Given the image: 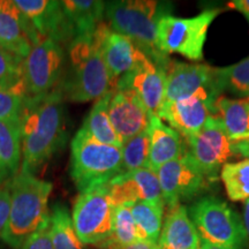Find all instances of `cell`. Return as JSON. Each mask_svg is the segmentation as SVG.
Instances as JSON below:
<instances>
[{
  "label": "cell",
  "mask_w": 249,
  "mask_h": 249,
  "mask_svg": "<svg viewBox=\"0 0 249 249\" xmlns=\"http://www.w3.org/2000/svg\"><path fill=\"white\" fill-rule=\"evenodd\" d=\"M64 101L59 89L27 98L20 116L21 173H35L66 142Z\"/></svg>",
  "instance_id": "cell-1"
},
{
  "label": "cell",
  "mask_w": 249,
  "mask_h": 249,
  "mask_svg": "<svg viewBox=\"0 0 249 249\" xmlns=\"http://www.w3.org/2000/svg\"><path fill=\"white\" fill-rule=\"evenodd\" d=\"M66 65L58 88L65 101H97L114 89L99 50L97 33L76 37L67 46Z\"/></svg>",
  "instance_id": "cell-2"
},
{
  "label": "cell",
  "mask_w": 249,
  "mask_h": 249,
  "mask_svg": "<svg viewBox=\"0 0 249 249\" xmlns=\"http://www.w3.org/2000/svg\"><path fill=\"white\" fill-rule=\"evenodd\" d=\"M171 5L155 0H116L105 5L108 27L128 37L157 66L166 71L171 59L157 43V24L170 14Z\"/></svg>",
  "instance_id": "cell-3"
},
{
  "label": "cell",
  "mask_w": 249,
  "mask_h": 249,
  "mask_svg": "<svg viewBox=\"0 0 249 249\" xmlns=\"http://www.w3.org/2000/svg\"><path fill=\"white\" fill-rule=\"evenodd\" d=\"M7 187L11 207L0 236L12 248L18 249L50 217L49 198L53 186L34 174L18 172Z\"/></svg>",
  "instance_id": "cell-4"
},
{
  "label": "cell",
  "mask_w": 249,
  "mask_h": 249,
  "mask_svg": "<svg viewBox=\"0 0 249 249\" xmlns=\"http://www.w3.org/2000/svg\"><path fill=\"white\" fill-rule=\"evenodd\" d=\"M121 171V148L96 141L82 129L75 134L71 145V177L77 191L85 193L105 185Z\"/></svg>",
  "instance_id": "cell-5"
},
{
  "label": "cell",
  "mask_w": 249,
  "mask_h": 249,
  "mask_svg": "<svg viewBox=\"0 0 249 249\" xmlns=\"http://www.w3.org/2000/svg\"><path fill=\"white\" fill-rule=\"evenodd\" d=\"M189 216L202 241L226 249L248 247L244 220L226 202L213 196L203 197L192 205Z\"/></svg>",
  "instance_id": "cell-6"
},
{
  "label": "cell",
  "mask_w": 249,
  "mask_h": 249,
  "mask_svg": "<svg viewBox=\"0 0 249 249\" xmlns=\"http://www.w3.org/2000/svg\"><path fill=\"white\" fill-rule=\"evenodd\" d=\"M219 13V8H211L193 18L165 15L157 24V43L161 52L181 54L194 62L202 60L208 30Z\"/></svg>",
  "instance_id": "cell-7"
},
{
  "label": "cell",
  "mask_w": 249,
  "mask_h": 249,
  "mask_svg": "<svg viewBox=\"0 0 249 249\" xmlns=\"http://www.w3.org/2000/svg\"><path fill=\"white\" fill-rule=\"evenodd\" d=\"M114 211L107 183L80 193L73 208V225L83 245L99 246L113 231Z\"/></svg>",
  "instance_id": "cell-8"
},
{
  "label": "cell",
  "mask_w": 249,
  "mask_h": 249,
  "mask_svg": "<svg viewBox=\"0 0 249 249\" xmlns=\"http://www.w3.org/2000/svg\"><path fill=\"white\" fill-rule=\"evenodd\" d=\"M185 141L186 155L211 181L231 158L234 157V143L229 139L222 123L211 116L200 132Z\"/></svg>",
  "instance_id": "cell-9"
},
{
  "label": "cell",
  "mask_w": 249,
  "mask_h": 249,
  "mask_svg": "<svg viewBox=\"0 0 249 249\" xmlns=\"http://www.w3.org/2000/svg\"><path fill=\"white\" fill-rule=\"evenodd\" d=\"M66 65L64 46L44 39L22 61V83L28 97L45 95L58 88Z\"/></svg>",
  "instance_id": "cell-10"
},
{
  "label": "cell",
  "mask_w": 249,
  "mask_h": 249,
  "mask_svg": "<svg viewBox=\"0 0 249 249\" xmlns=\"http://www.w3.org/2000/svg\"><path fill=\"white\" fill-rule=\"evenodd\" d=\"M156 173L166 208L196 196L211 181L193 163L186 152L178 160L163 165Z\"/></svg>",
  "instance_id": "cell-11"
},
{
  "label": "cell",
  "mask_w": 249,
  "mask_h": 249,
  "mask_svg": "<svg viewBox=\"0 0 249 249\" xmlns=\"http://www.w3.org/2000/svg\"><path fill=\"white\" fill-rule=\"evenodd\" d=\"M15 5L33 24L40 38L52 39L67 46L76 38L61 1L53 0H14Z\"/></svg>",
  "instance_id": "cell-12"
},
{
  "label": "cell",
  "mask_w": 249,
  "mask_h": 249,
  "mask_svg": "<svg viewBox=\"0 0 249 249\" xmlns=\"http://www.w3.org/2000/svg\"><path fill=\"white\" fill-rule=\"evenodd\" d=\"M217 96L209 91H202L191 97L164 103L158 114L171 128L187 139L203 128L205 123L213 116V104Z\"/></svg>",
  "instance_id": "cell-13"
},
{
  "label": "cell",
  "mask_w": 249,
  "mask_h": 249,
  "mask_svg": "<svg viewBox=\"0 0 249 249\" xmlns=\"http://www.w3.org/2000/svg\"><path fill=\"white\" fill-rule=\"evenodd\" d=\"M202 91H209L219 97L214 86V68L200 62L171 60L166 68L164 103L191 97Z\"/></svg>",
  "instance_id": "cell-14"
},
{
  "label": "cell",
  "mask_w": 249,
  "mask_h": 249,
  "mask_svg": "<svg viewBox=\"0 0 249 249\" xmlns=\"http://www.w3.org/2000/svg\"><path fill=\"white\" fill-rule=\"evenodd\" d=\"M166 71L145 57L118 80L114 88L126 89L138 97L151 117H158L165 99Z\"/></svg>",
  "instance_id": "cell-15"
},
{
  "label": "cell",
  "mask_w": 249,
  "mask_h": 249,
  "mask_svg": "<svg viewBox=\"0 0 249 249\" xmlns=\"http://www.w3.org/2000/svg\"><path fill=\"white\" fill-rule=\"evenodd\" d=\"M43 39L14 0H0V49L26 59Z\"/></svg>",
  "instance_id": "cell-16"
},
{
  "label": "cell",
  "mask_w": 249,
  "mask_h": 249,
  "mask_svg": "<svg viewBox=\"0 0 249 249\" xmlns=\"http://www.w3.org/2000/svg\"><path fill=\"white\" fill-rule=\"evenodd\" d=\"M96 33L103 60L116 87L118 80L134 70L147 55L142 53L128 37L113 31L107 23L102 22Z\"/></svg>",
  "instance_id": "cell-17"
},
{
  "label": "cell",
  "mask_w": 249,
  "mask_h": 249,
  "mask_svg": "<svg viewBox=\"0 0 249 249\" xmlns=\"http://www.w3.org/2000/svg\"><path fill=\"white\" fill-rule=\"evenodd\" d=\"M108 117L123 142L148 130L151 120L141 101L132 91L120 88L110 91Z\"/></svg>",
  "instance_id": "cell-18"
},
{
  "label": "cell",
  "mask_w": 249,
  "mask_h": 249,
  "mask_svg": "<svg viewBox=\"0 0 249 249\" xmlns=\"http://www.w3.org/2000/svg\"><path fill=\"white\" fill-rule=\"evenodd\" d=\"M107 187L114 207L163 200L157 173L149 167L120 174L108 181Z\"/></svg>",
  "instance_id": "cell-19"
},
{
  "label": "cell",
  "mask_w": 249,
  "mask_h": 249,
  "mask_svg": "<svg viewBox=\"0 0 249 249\" xmlns=\"http://www.w3.org/2000/svg\"><path fill=\"white\" fill-rule=\"evenodd\" d=\"M201 241V236L185 205L178 203L167 208L157 242L158 249H198Z\"/></svg>",
  "instance_id": "cell-20"
},
{
  "label": "cell",
  "mask_w": 249,
  "mask_h": 249,
  "mask_svg": "<svg viewBox=\"0 0 249 249\" xmlns=\"http://www.w3.org/2000/svg\"><path fill=\"white\" fill-rule=\"evenodd\" d=\"M148 130L150 136L149 169L156 172L163 165L185 155L186 148L182 136L158 117H151Z\"/></svg>",
  "instance_id": "cell-21"
},
{
  "label": "cell",
  "mask_w": 249,
  "mask_h": 249,
  "mask_svg": "<svg viewBox=\"0 0 249 249\" xmlns=\"http://www.w3.org/2000/svg\"><path fill=\"white\" fill-rule=\"evenodd\" d=\"M213 116L220 120L233 143L249 139V97L229 98L220 95L214 101Z\"/></svg>",
  "instance_id": "cell-22"
},
{
  "label": "cell",
  "mask_w": 249,
  "mask_h": 249,
  "mask_svg": "<svg viewBox=\"0 0 249 249\" xmlns=\"http://www.w3.org/2000/svg\"><path fill=\"white\" fill-rule=\"evenodd\" d=\"M22 161L20 121L0 120V186L18 174Z\"/></svg>",
  "instance_id": "cell-23"
},
{
  "label": "cell",
  "mask_w": 249,
  "mask_h": 249,
  "mask_svg": "<svg viewBox=\"0 0 249 249\" xmlns=\"http://www.w3.org/2000/svg\"><path fill=\"white\" fill-rule=\"evenodd\" d=\"M62 8L74 28L76 37L95 33L105 17V1L99 0H64Z\"/></svg>",
  "instance_id": "cell-24"
},
{
  "label": "cell",
  "mask_w": 249,
  "mask_h": 249,
  "mask_svg": "<svg viewBox=\"0 0 249 249\" xmlns=\"http://www.w3.org/2000/svg\"><path fill=\"white\" fill-rule=\"evenodd\" d=\"M164 200L143 201L132 205L138 239L157 245L163 229Z\"/></svg>",
  "instance_id": "cell-25"
},
{
  "label": "cell",
  "mask_w": 249,
  "mask_h": 249,
  "mask_svg": "<svg viewBox=\"0 0 249 249\" xmlns=\"http://www.w3.org/2000/svg\"><path fill=\"white\" fill-rule=\"evenodd\" d=\"M108 101H110V92L95 102L88 116L83 121L81 129L85 130L96 141L121 148L124 144L123 140L114 130L108 117Z\"/></svg>",
  "instance_id": "cell-26"
},
{
  "label": "cell",
  "mask_w": 249,
  "mask_h": 249,
  "mask_svg": "<svg viewBox=\"0 0 249 249\" xmlns=\"http://www.w3.org/2000/svg\"><path fill=\"white\" fill-rule=\"evenodd\" d=\"M50 233L54 249H85L66 205L58 203L52 208L50 213Z\"/></svg>",
  "instance_id": "cell-27"
},
{
  "label": "cell",
  "mask_w": 249,
  "mask_h": 249,
  "mask_svg": "<svg viewBox=\"0 0 249 249\" xmlns=\"http://www.w3.org/2000/svg\"><path fill=\"white\" fill-rule=\"evenodd\" d=\"M214 86L219 95L227 91L240 97H249V57L234 65L214 68Z\"/></svg>",
  "instance_id": "cell-28"
},
{
  "label": "cell",
  "mask_w": 249,
  "mask_h": 249,
  "mask_svg": "<svg viewBox=\"0 0 249 249\" xmlns=\"http://www.w3.org/2000/svg\"><path fill=\"white\" fill-rule=\"evenodd\" d=\"M220 178L230 200H249V158L224 165Z\"/></svg>",
  "instance_id": "cell-29"
},
{
  "label": "cell",
  "mask_w": 249,
  "mask_h": 249,
  "mask_svg": "<svg viewBox=\"0 0 249 249\" xmlns=\"http://www.w3.org/2000/svg\"><path fill=\"white\" fill-rule=\"evenodd\" d=\"M149 152H150L149 130H145L124 142L121 147V155H123L121 174L149 167Z\"/></svg>",
  "instance_id": "cell-30"
},
{
  "label": "cell",
  "mask_w": 249,
  "mask_h": 249,
  "mask_svg": "<svg viewBox=\"0 0 249 249\" xmlns=\"http://www.w3.org/2000/svg\"><path fill=\"white\" fill-rule=\"evenodd\" d=\"M27 98L22 81L17 85L0 83V120L20 121Z\"/></svg>",
  "instance_id": "cell-31"
},
{
  "label": "cell",
  "mask_w": 249,
  "mask_h": 249,
  "mask_svg": "<svg viewBox=\"0 0 249 249\" xmlns=\"http://www.w3.org/2000/svg\"><path fill=\"white\" fill-rule=\"evenodd\" d=\"M138 240L135 222H134L132 214V205L124 204L116 207L113 231H112L110 239L105 242H113V244L126 246Z\"/></svg>",
  "instance_id": "cell-32"
},
{
  "label": "cell",
  "mask_w": 249,
  "mask_h": 249,
  "mask_svg": "<svg viewBox=\"0 0 249 249\" xmlns=\"http://www.w3.org/2000/svg\"><path fill=\"white\" fill-rule=\"evenodd\" d=\"M22 59L0 49V83L17 85L22 81Z\"/></svg>",
  "instance_id": "cell-33"
},
{
  "label": "cell",
  "mask_w": 249,
  "mask_h": 249,
  "mask_svg": "<svg viewBox=\"0 0 249 249\" xmlns=\"http://www.w3.org/2000/svg\"><path fill=\"white\" fill-rule=\"evenodd\" d=\"M21 249H54L50 233V217L24 241Z\"/></svg>",
  "instance_id": "cell-34"
},
{
  "label": "cell",
  "mask_w": 249,
  "mask_h": 249,
  "mask_svg": "<svg viewBox=\"0 0 249 249\" xmlns=\"http://www.w3.org/2000/svg\"><path fill=\"white\" fill-rule=\"evenodd\" d=\"M9 207H11V195L7 185L0 186V235L4 231L6 223H7Z\"/></svg>",
  "instance_id": "cell-35"
},
{
  "label": "cell",
  "mask_w": 249,
  "mask_h": 249,
  "mask_svg": "<svg viewBox=\"0 0 249 249\" xmlns=\"http://www.w3.org/2000/svg\"><path fill=\"white\" fill-rule=\"evenodd\" d=\"M99 247L103 249H158L156 244L142 240H138L133 242V244L126 246L113 244V242H103V244L99 245Z\"/></svg>",
  "instance_id": "cell-36"
},
{
  "label": "cell",
  "mask_w": 249,
  "mask_h": 249,
  "mask_svg": "<svg viewBox=\"0 0 249 249\" xmlns=\"http://www.w3.org/2000/svg\"><path fill=\"white\" fill-rule=\"evenodd\" d=\"M229 6L235 11L240 12L249 22V0H233L229 2Z\"/></svg>",
  "instance_id": "cell-37"
},
{
  "label": "cell",
  "mask_w": 249,
  "mask_h": 249,
  "mask_svg": "<svg viewBox=\"0 0 249 249\" xmlns=\"http://www.w3.org/2000/svg\"><path fill=\"white\" fill-rule=\"evenodd\" d=\"M234 150L236 155H241L246 158H249V139L234 143Z\"/></svg>",
  "instance_id": "cell-38"
},
{
  "label": "cell",
  "mask_w": 249,
  "mask_h": 249,
  "mask_svg": "<svg viewBox=\"0 0 249 249\" xmlns=\"http://www.w3.org/2000/svg\"><path fill=\"white\" fill-rule=\"evenodd\" d=\"M244 225L246 229V232H247L248 238H249V200L245 202V207H244Z\"/></svg>",
  "instance_id": "cell-39"
},
{
  "label": "cell",
  "mask_w": 249,
  "mask_h": 249,
  "mask_svg": "<svg viewBox=\"0 0 249 249\" xmlns=\"http://www.w3.org/2000/svg\"><path fill=\"white\" fill-rule=\"evenodd\" d=\"M198 249H226L224 247H219V246H216V245H213V244H209V242L207 241H201V246Z\"/></svg>",
  "instance_id": "cell-40"
}]
</instances>
